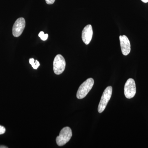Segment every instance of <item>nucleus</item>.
<instances>
[{
  "label": "nucleus",
  "mask_w": 148,
  "mask_h": 148,
  "mask_svg": "<svg viewBox=\"0 0 148 148\" xmlns=\"http://www.w3.org/2000/svg\"><path fill=\"white\" fill-rule=\"evenodd\" d=\"M47 4H52L55 2V0H45Z\"/></svg>",
  "instance_id": "12"
},
{
  "label": "nucleus",
  "mask_w": 148,
  "mask_h": 148,
  "mask_svg": "<svg viewBox=\"0 0 148 148\" xmlns=\"http://www.w3.org/2000/svg\"><path fill=\"white\" fill-rule=\"evenodd\" d=\"M35 61L34 58H30V59H29V63H30V64H31V65H32V64H33V63L35 62Z\"/></svg>",
  "instance_id": "13"
},
{
  "label": "nucleus",
  "mask_w": 148,
  "mask_h": 148,
  "mask_svg": "<svg viewBox=\"0 0 148 148\" xmlns=\"http://www.w3.org/2000/svg\"><path fill=\"white\" fill-rule=\"evenodd\" d=\"M26 25L25 19L23 17L18 18L15 21L12 28V34L14 36L18 37L23 33Z\"/></svg>",
  "instance_id": "6"
},
{
  "label": "nucleus",
  "mask_w": 148,
  "mask_h": 148,
  "mask_svg": "<svg viewBox=\"0 0 148 148\" xmlns=\"http://www.w3.org/2000/svg\"><path fill=\"white\" fill-rule=\"evenodd\" d=\"M93 35V31L92 26L88 24L84 27L82 32V39L83 42L86 45L90 43Z\"/></svg>",
  "instance_id": "8"
},
{
  "label": "nucleus",
  "mask_w": 148,
  "mask_h": 148,
  "mask_svg": "<svg viewBox=\"0 0 148 148\" xmlns=\"http://www.w3.org/2000/svg\"><path fill=\"white\" fill-rule=\"evenodd\" d=\"M40 64L39 62H38L37 60L35 61L33 64H32V67L33 69H37L38 68L39 66H40Z\"/></svg>",
  "instance_id": "10"
},
{
  "label": "nucleus",
  "mask_w": 148,
  "mask_h": 148,
  "mask_svg": "<svg viewBox=\"0 0 148 148\" xmlns=\"http://www.w3.org/2000/svg\"><path fill=\"white\" fill-rule=\"evenodd\" d=\"M71 129L69 127H64L61 130L59 136L56 138V142L59 146H64L69 142L72 137Z\"/></svg>",
  "instance_id": "2"
},
{
  "label": "nucleus",
  "mask_w": 148,
  "mask_h": 148,
  "mask_svg": "<svg viewBox=\"0 0 148 148\" xmlns=\"http://www.w3.org/2000/svg\"><path fill=\"white\" fill-rule=\"evenodd\" d=\"M6 130L4 127L0 125V135L4 134Z\"/></svg>",
  "instance_id": "11"
},
{
  "label": "nucleus",
  "mask_w": 148,
  "mask_h": 148,
  "mask_svg": "<svg viewBox=\"0 0 148 148\" xmlns=\"http://www.w3.org/2000/svg\"><path fill=\"white\" fill-rule=\"evenodd\" d=\"M38 36L43 41L46 40L48 37V35L47 34H45L44 32H41L39 34Z\"/></svg>",
  "instance_id": "9"
},
{
  "label": "nucleus",
  "mask_w": 148,
  "mask_h": 148,
  "mask_svg": "<svg viewBox=\"0 0 148 148\" xmlns=\"http://www.w3.org/2000/svg\"><path fill=\"white\" fill-rule=\"evenodd\" d=\"M94 83V80L92 78L88 79L83 83L79 88L77 92V98L79 99H82L85 97L92 89Z\"/></svg>",
  "instance_id": "1"
},
{
  "label": "nucleus",
  "mask_w": 148,
  "mask_h": 148,
  "mask_svg": "<svg viewBox=\"0 0 148 148\" xmlns=\"http://www.w3.org/2000/svg\"><path fill=\"white\" fill-rule=\"evenodd\" d=\"M136 92V84L133 79H127L124 86V94L125 97L131 99L135 96Z\"/></svg>",
  "instance_id": "5"
},
{
  "label": "nucleus",
  "mask_w": 148,
  "mask_h": 148,
  "mask_svg": "<svg viewBox=\"0 0 148 148\" xmlns=\"http://www.w3.org/2000/svg\"><path fill=\"white\" fill-rule=\"evenodd\" d=\"M8 147L5 146H0V148H8Z\"/></svg>",
  "instance_id": "15"
},
{
  "label": "nucleus",
  "mask_w": 148,
  "mask_h": 148,
  "mask_svg": "<svg viewBox=\"0 0 148 148\" xmlns=\"http://www.w3.org/2000/svg\"><path fill=\"white\" fill-rule=\"evenodd\" d=\"M112 88L111 86H108L104 90L98 105V112L101 113L103 112L105 110L109 101L112 95Z\"/></svg>",
  "instance_id": "3"
},
{
  "label": "nucleus",
  "mask_w": 148,
  "mask_h": 148,
  "mask_svg": "<svg viewBox=\"0 0 148 148\" xmlns=\"http://www.w3.org/2000/svg\"><path fill=\"white\" fill-rule=\"evenodd\" d=\"M66 66V62L64 57L61 54L56 55L53 62V70L55 74L57 75L62 74Z\"/></svg>",
  "instance_id": "4"
},
{
  "label": "nucleus",
  "mask_w": 148,
  "mask_h": 148,
  "mask_svg": "<svg viewBox=\"0 0 148 148\" xmlns=\"http://www.w3.org/2000/svg\"><path fill=\"white\" fill-rule=\"evenodd\" d=\"M143 2L147 3L148 2V0H141Z\"/></svg>",
  "instance_id": "14"
},
{
  "label": "nucleus",
  "mask_w": 148,
  "mask_h": 148,
  "mask_svg": "<svg viewBox=\"0 0 148 148\" xmlns=\"http://www.w3.org/2000/svg\"><path fill=\"white\" fill-rule=\"evenodd\" d=\"M119 40L122 53L124 56L128 55L131 50V46L129 39L126 36L123 35L120 36Z\"/></svg>",
  "instance_id": "7"
}]
</instances>
